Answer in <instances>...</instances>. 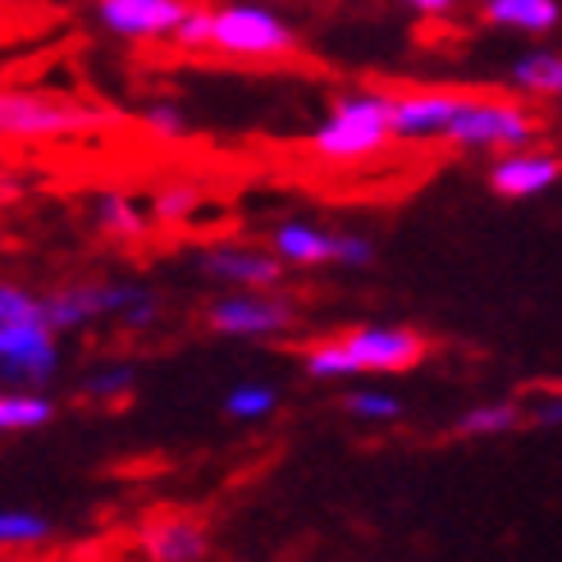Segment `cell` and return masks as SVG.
Wrapping results in <instances>:
<instances>
[{
    "label": "cell",
    "instance_id": "1",
    "mask_svg": "<svg viewBox=\"0 0 562 562\" xmlns=\"http://www.w3.org/2000/svg\"><path fill=\"white\" fill-rule=\"evenodd\" d=\"M426 361V339L407 325H361L348 339L312 344L302 352V367L312 380H348V375H398Z\"/></svg>",
    "mask_w": 562,
    "mask_h": 562
},
{
    "label": "cell",
    "instance_id": "2",
    "mask_svg": "<svg viewBox=\"0 0 562 562\" xmlns=\"http://www.w3.org/2000/svg\"><path fill=\"white\" fill-rule=\"evenodd\" d=\"M297 46V27L274 5L234 0V5L206 10V50L234 55V60H284Z\"/></svg>",
    "mask_w": 562,
    "mask_h": 562
},
{
    "label": "cell",
    "instance_id": "3",
    "mask_svg": "<svg viewBox=\"0 0 562 562\" xmlns=\"http://www.w3.org/2000/svg\"><path fill=\"white\" fill-rule=\"evenodd\" d=\"M389 92H352L325 115V124L312 133V151L334 165L371 160L375 151L389 147Z\"/></svg>",
    "mask_w": 562,
    "mask_h": 562
},
{
    "label": "cell",
    "instance_id": "4",
    "mask_svg": "<svg viewBox=\"0 0 562 562\" xmlns=\"http://www.w3.org/2000/svg\"><path fill=\"white\" fill-rule=\"evenodd\" d=\"M448 143L471 147V151H526L544 137V120L536 110L517 101H494V97H462L453 120L443 128Z\"/></svg>",
    "mask_w": 562,
    "mask_h": 562
},
{
    "label": "cell",
    "instance_id": "5",
    "mask_svg": "<svg viewBox=\"0 0 562 562\" xmlns=\"http://www.w3.org/2000/svg\"><path fill=\"white\" fill-rule=\"evenodd\" d=\"M105 316H120L124 325H151L156 302L137 284H74V289L42 297V321L50 329H78Z\"/></svg>",
    "mask_w": 562,
    "mask_h": 562
},
{
    "label": "cell",
    "instance_id": "6",
    "mask_svg": "<svg viewBox=\"0 0 562 562\" xmlns=\"http://www.w3.org/2000/svg\"><path fill=\"white\" fill-rule=\"evenodd\" d=\"M105 115L92 105L42 97V92H0V133L5 137H69V133H92Z\"/></svg>",
    "mask_w": 562,
    "mask_h": 562
},
{
    "label": "cell",
    "instance_id": "7",
    "mask_svg": "<svg viewBox=\"0 0 562 562\" xmlns=\"http://www.w3.org/2000/svg\"><path fill=\"white\" fill-rule=\"evenodd\" d=\"M206 321L224 339H279L297 325V312L274 289H238L229 297H215Z\"/></svg>",
    "mask_w": 562,
    "mask_h": 562
},
{
    "label": "cell",
    "instance_id": "8",
    "mask_svg": "<svg viewBox=\"0 0 562 562\" xmlns=\"http://www.w3.org/2000/svg\"><path fill=\"white\" fill-rule=\"evenodd\" d=\"M55 371H60V348L42 312L0 325V375L14 384H46Z\"/></svg>",
    "mask_w": 562,
    "mask_h": 562
},
{
    "label": "cell",
    "instance_id": "9",
    "mask_svg": "<svg viewBox=\"0 0 562 562\" xmlns=\"http://www.w3.org/2000/svg\"><path fill=\"white\" fill-rule=\"evenodd\" d=\"M192 5L188 0H97V19L105 33L128 37V42H160L175 37Z\"/></svg>",
    "mask_w": 562,
    "mask_h": 562
},
{
    "label": "cell",
    "instance_id": "10",
    "mask_svg": "<svg viewBox=\"0 0 562 562\" xmlns=\"http://www.w3.org/2000/svg\"><path fill=\"white\" fill-rule=\"evenodd\" d=\"M562 175V160L553 151L526 147V151H503L490 165V192L508 196V202H526V196H544Z\"/></svg>",
    "mask_w": 562,
    "mask_h": 562
},
{
    "label": "cell",
    "instance_id": "11",
    "mask_svg": "<svg viewBox=\"0 0 562 562\" xmlns=\"http://www.w3.org/2000/svg\"><path fill=\"white\" fill-rule=\"evenodd\" d=\"M202 274L234 289H274L284 279V266L266 247H211L202 257Z\"/></svg>",
    "mask_w": 562,
    "mask_h": 562
},
{
    "label": "cell",
    "instance_id": "12",
    "mask_svg": "<svg viewBox=\"0 0 562 562\" xmlns=\"http://www.w3.org/2000/svg\"><path fill=\"white\" fill-rule=\"evenodd\" d=\"M462 92H407L389 101V128L393 137H443Z\"/></svg>",
    "mask_w": 562,
    "mask_h": 562
},
{
    "label": "cell",
    "instance_id": "13",
    "mask_svg": "<svg viewBox=\"0 0 562 562\" xmlns=\"http://www.w3.org/2000/svg\"><path fill=\"white\" fill-rule=\"evenodd\" d=\"M143 549L151 562H202L211 553V536L196 517H160L143 530Z\"/></svg>",
    "mask_w": 562,
    "mask_h": 562
},
{
    "label": "cell",
    "instance_id": "14",
    "mask_svg": "<svg viewBox=\"0 0 562 562\" xmlns=\"http://www.w3.org/2000/svg\"><path fill=\"white\" fill-rule=\"evenodd\" d=\"M270 257L279 266H302V270L329 266L334 261V234L312 220H284L270 234Z\"/></svg>",
    "mask_w": 562,
    "mask_h": 562
},
{
    "label": "cell",
    "instance_id": "15",
    "mask_svg": "<svg viewBox=\"0 0 562 562\" xmlns=\"http://www.w3.org/2000/svg\"><path fill=\"white\" fill-rule=\"evenodd\" d=\"M485 19L521 37H549L562 19V5L558 0H485Z\"/></svg>",
    "mask_w": 562,
    "mask_h": 562
},
{
    "label": "cell",
    "instance_id": "16",
    "mask_svg": "<svg viewBox=\"0 0 562 562\" xmlns=\"http://www.w3.org/2000/svg\"><path fill=\"white\" fill-rule=\"evenodd\" d=\"M513 88L526 92V97H558L562 92V55L553 46H536L513 60L508 69Z\"/></svg>",
    "mask_w": 562,
    "mask_h": 562
},
{
    "label": "cell",
    "instance_id": "17",
    "mask_svg": "<svg viewBox=\"0 0 562 562\" xmlns=\"http://www.w3.org/2000/svg\"><path fill=\"white\" fill-rule=\"evenodd\" d=\"M55 420V403L46 393H27V389H10L0 393V435H23V430H42Z\"/></svg>",
    "mask_w": 562,
    "mask_h": 562
},
{
    "label": "cell",
    "instance_id": "18",
    "mask_svg": "<svg viewBox=\"0 0 562 562\" xmlns=\"http://www.w3.org/2000/svg\"><path fill=\"white\" fill-rule=\"evenodd\" d=\"M517 420H521V407L517 403H481V407H467L458 416L453 430L462 439H494V435L517 430Z\"/></svg>",
    "mask_w": 562,
    "mask_h": 562
},
{
    "label": "cell",
    "instance_id": "19",
    "mask_svg": "<svg viewBox=\"0 0 562 562\" xmlns=\"http://www.w3.org/2000/svg\"><path fill=\"white\" fill-rule=\"evenodd\" d=\"M97 224L105 234H120V238H143L151 229L147 211L137 206L133 196H124V192H105L101 196V202H97Z\"/></svg>",
    "mask_w": 562,
    "mask_h": 562
},
{
    "label": "cell",
    "instance_id": "20",
    "mask_svg": "<svg viewBox=\"0 0 562 562\" xmlns=\"http://www.w3.org/2000/svg\"><path fill=\"white\" fill-rule=\"evenodd\" d=\"M50 540V521L23 508H0V549H27V544H46Z\"/></svg>",
    "mask_w": 562,
    "mask_h": 562
},
{
    "label": "cell",
    "instance_id": "21",
    "mask_svg": "<svg viewBox=\"0 0 562 562\" xmlns=\"http://www.w3.org/2000/svg\"><path fill=\"white\" fill-rule=\"evenodd\" d=\"M279 407V389L274 384H238L229 389V398H224V412L234 420H261Z\"/></svg>",
    "mask_w": 562,
    "mask_h": 562
},
{
    "label": "cell",
    "instance_id": "22",
    "mask_svg": "<svg viewBox=\"0 0 562 562\" xmlns=\"http://www.w3.org/2000/svg\"><path fill=\"white\" fill-rule=\"evenodd\" d=\"M344 407L357 420H398L403 416V398L398 393H389V389H357V393H348Z\"/></svg>",
    "mask_w": 562,
    "mask_h": 562
},
{
    "label": "cell",
    "instance_id": "23",
    "mask_svg": "<svg viewBox=\"0 0 562 562\" xmlns=\"http://www.w3.org/2000/svg\"><path fill=\"white\" fill-rule=\"evenodd\" d=\"M128 389H133V367H101L82 380V393H88V398H101V403L124 398Z\"/></svg>",
    "mask_w": 562,
    "mask_h": 562
},
{
    "label": "cell",
    "instance_id": "24",
    "mask_svg": "<svg viewBox=\"0 0 562 562\" xmlns=\"http://www.w3.org/2000/svg\"><path fill=\"white\" fill-rule=\"evenodd\" d=\"M192 211H196V192L183 188V183L160 188V192H156V202H151V215H156L160 224H183Z\"/></svg>",
    "mask_w": 562,
    "mask_h": 562
},
{
    "label": "cell",
    "instance_id": "25",
    "mask_svg": "<svg viewBox=\"0 0 562 562\" xmlns=\"http://www.w3.org/2000/svg\"><path fill=\"white\" fill-rule=\"evenodd\" d=\"M371 261H375V243L367 234H334V266L367 270Z\"/></svg>",
    "mask_w": 562,
    "mask_h": 562
},
{
    "label": "cell",
    "instance_id": "26",
    "mask_svg": "<svg viewBox=\"0 0 562 562\" xmlns=\"http://www.w3.org/2000/svg\"><path fill=\"white\" fill-rule=\"evenodd\" d=\"M147 128L151 133H160V137H183L188 133V115L179 105H170V101H156V105H147Z\"/></svg>",
    "mask_w": 562,
    "mask_h": 562
},
{
    "label": "cell",
    "instance_id": "27",
    "mask_svg": "<svg viewBox=\"0 0 562 562\" xmlns=\"http://www.w3.org/2000/svg\"><path fill=\"white\" fill-rule=\"evenodd\" d=\"M37 312H42V297H33L27 289H14V284H0V325L37 316Z\"/></svg>",
    "mask_w": 562,
    "mask_h": 562
},
{
    "label": "cell",
    "instance_id": "28",
    "mask_svg": "<svg viewBox=\"0 0 562 562\" xmlns=\"http://www.w3.org/2000/svg\"><path fill=\"white\" fill-rule=\"evenodd\" d=\"M175 42L183 50H206V10H188L183 23L175 27Z\"/></svg>",
    "mask_w": 562,
    "mask_h": 562
},
{
    "label": "cell",
    "instance_id": "29",
    "mask_svg": "<svg viewBox=\"0 0 562 562\" xmlns=\"http://www.w3.org/2000/svg\"><path fill=\"white\" fill-rule=\"evenodd\" d=\"M403 5L416 14H448V10H458V0H403Z\"/></svg>",
    "mask_w": 562,
    "mask_h": 562
},
{
    "label": "cell",
    "instance_id": "30",
    "mask_svg": "<svg viewBox=\"0 0 562 562\" xmlns=\"http://www.w3.org/2000/svg\"><path fill=\"white\" fill-rule=\"evenodd\" d=\"M558 416H562V407H558V393H553V398L540 403V426H558Z\"/></svg>",
    "mask_w": 562,
    "mask_h": 562
},
{
    "label": "cell",
    "instance_id": "31",
    "mask_svg": "<svg viewBox=\"0 0 562 562\" xmlns=\"http://www.w3.org/2000/svg\"><path fill=\"white\" fill-rule=\"evenodd\" d=\"M257 5H284V0H257Z\"/></svg>",
    "mask_w": 562,
    "mask_h": 562
}]
</instances>
